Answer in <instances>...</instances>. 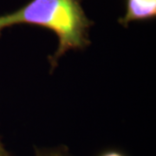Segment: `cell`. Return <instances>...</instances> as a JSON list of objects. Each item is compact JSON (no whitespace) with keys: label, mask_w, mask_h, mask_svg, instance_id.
<instances>
[{"label":"cell","mask_w":156,"mask_h":156,"mask_svg":"<svg viewBox=\"0 0 156 156\" xmlns=\"http://www.w3.org/2000/svg\"><path fill=\"white\" fill-rule=\"evenodd\" d=\"M22 23L44 27L56 36L57 48L49 57L51 70L67 52L85 50L91 44V22L79 0H31L17 11L0 15V33Z\"/></svg>","instance_id":"6da1fadb"},{"label":"cell","mask_w":156,"mask_h":156,"mask_svg":"<svg viewBox=\"0 0 156 156\" xmlns=\"http://www.w3.org/2000/svg\"><path fill=\"white\" fill-rule=\"evenodd\" d=\"M156 16V0H127L126 13L119 19V23L128 26L130 23L145 21Z\"/></svg>","instance_id":"7a4b0ae2"},{"label":"cell","mask_w":156,"mask_h":156,"mask_svg":"<svg viewBox=\"0 0 156 156\" xmlns=\"http://www.w3.org/2000/svg\"><path fill=\"white\" fill-rule=\"evenodd\" d=\"M34 156H73L68 148L60 146L50 148H36Z\"/></svg>","instance_id":"3957f363"},{"label":"cell","mask_w":156,"mask_h":156,"mask_svg":"<svg viewBox=\"0 0 156 156\" xmlns=\"http://www.w3.org/2000/svg\"><path fill=\"white\" fill-rule=\"evenodd\" d=\"M99 156H127L121 151L118 150H108L101 154Z\"/></svg>","instance_id":"277c9868"},{"label":"cell","mask_w":156,"mask_h":156,"mask_svg":"<svg viewBox=\"0 0 156 156\" xmlns=\"http://www.w3.org/2000/svg\"><path fill=\"white\" fill-rule=\"evenodd\" d=\"M0 156H11L9 151L7 150L5 144L3 143L1 138H0Z\"/></svg>","instance_id":"5b68a950"}]
</instances>
